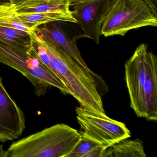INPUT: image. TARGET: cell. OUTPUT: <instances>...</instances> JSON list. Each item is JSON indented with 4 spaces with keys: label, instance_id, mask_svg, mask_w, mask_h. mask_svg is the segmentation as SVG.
<instances>
[{
    "label": "cell",
    "instance_id": "6da1fadb",
    "mask_svg": "<svg viewBox=\"0 0 157 157\" xmlns=\"http://www.w3.org/2000/svg\"><path fill=\"white\" fill-rule=\"evenodd\" d=\"M34 33L37 40L45 48L37 52L38 57L62 82L80 106L97 114H106L95 77L35 31Z\"/></svg>",
    "mask_w": 157,
    "mask_h": 157
},
{
    "label": "cell",
    "instance_id": "7a4b0ae2",
    "mask_svg": "<svg viewBox=\"0 0 157 157\" xmlns=\"http://www.w3.org/2000/svg\"><path fill=\"white\" fill-rule=\"evenodd\" d=\"M80 137L75 128L57 124L13 142L5 157H68Z\"/></svg>",
    "mask_w": 157,
    "mask_h": 157
},
{
    "label": "cell",
    "instance_id": "3957f363",
    "mask_svg": "<svg viewBox=\"0 0 157 157\" xmlns=\"http://www.w3.org/2000/svg\"><path fill=\"white\" fill-rule=\"evenodd\" d=\"M0 62L23 74L33 84L38 97L45 95L50 86L70 94L62 82L43 64L33 46L20 48L0 43Z\"/></svg>",
    "mask_w": 157,
    "mask_h": 157
},
{
    "label": "cell",
    "instance_id": "277c9868",
    "mask_svg": "<svg viewBox=\"0 0 157 157\" xmlns=\"http://www.w3.org/2000/svg\"><path fill=\"white\" fill-rule=\"evenodd\" d=\"M157 26V16L144 0H115L102 26L101 35L124 36L133 29Z\"/></svg>",
    "mask_w": 157,
    "mask_h": 157
},
{
    "label": "cell",
    "instance_id": "5b68a950",
    "mask_svg": "<svg viewBox=\"0 0 157 157\" xmlns=\"http://www.w3.org/2000/svg\"><path fill=\"white\" fill-rule=\"evenodd\" d=\"M75 111L81 129V135L105 148L131 136L124 124L112 119L106 114H97L80 106L76 107Z\"/></svg>",
    "mask_w": 157,
    "mask_h": 157
},
{
    "label": "cell",
    "instance_id": "8992f818",
    "mask_svg": "<svg viewBox=\"0 0 157 157\" xmlns=\"http://www.w3.org/2000/svg\"><path fill=\"white\" fill-rule=\"evenodd\" d=\"M149 51L147 44H140L124 65L125 79L130 107L138 117L143 118L145 116L144 89Z\"/></svg>",
    "mask_w": 157,
    "mask_h": 157
},
{
    "label": "cell",
    "instance_id": "52a82bcc",
    "mask_svg": "<svg viewBox=\"0 0 157 157\" xmlns=\"http://www.w3.org/2000/svg\"><path fill=\"white\" fill-rule=\"evenodd\" d=\"M114 1L78 0L71 2L70 9L72 16L81 30L79 38H90L99 44L102 26Z\"/></svg>",
    "mask_w": 157,
    "mask_h": 157
},
{
    "label": "cell",
    "instance_id": "ba28073f",
    "mask_svg": "<svg viewBox=\"0 0 157 157\" xmlns=\"http://www.w3.org/2000/svg\"><path fill=\"white\" fill-rule=\"evenodd\" d=\"M25 128V115L8 93L0 77V142L18 139Z\"/></svg>",
    "mask_w": 157,
    "mask_h": 157
},
{
    "label": "cell",
    "instance_id": "9c48e42d",
    "mask_svg": "<svg viewBox=\"0 0 157 157\" xmlns=\"http://www.w3.org/2000/svg\"><path fill=\"white\" fill-rule=\"evenodd\" d=\"M59 22H52L43 25L42 27L38 26L35 28V31L43 39L56 47L94 77H97V75L85 63L77 47L76 40L78 36H74Z\"/></svg>",
    "mask_w": 157,
    "mask_h": 157
},
{
    "label": "cell",
    "instance_id": "30bf717a",
    "mask_svg": "<svg viewBox=\"0 0 157 157\" xmlns=\"http://www.w3.org/2000/svg\"><path fill=\"white\" fill-rule=\"evenodd\" d=\"M145 118L157 120V58L150 51L147 68V78L144 89Z\"/></svg>",
    "mask_w": 157,
    "mask_h": 157
},
{
    "label": "cell",
    "instance_id": "8fae6325",
    "mask_svg": "<svg viewBox=\"0 0 157 157\" xmlns=\"http://www.w3.org/2000/svg\"><path fill=\"white\" fill-rule=\"evenodd\" d=\"M72 0H26L12 5V9L17 13H36L48 12L71 13Z\"/></svg>",
    "mask_w": 157,
    "mask_h": 157
},
{
    "label": "cell",
    "instance_id": "7c38bea8",
    "mask_svg": "<svg viewBox=\"0 0 157 157\" xmlns=\"http://www.w3.org/2000/svg\"><path fill=\"white\" fill-rule=\"evenodd\" d=\"M15 13L19 20L33 31L40 25L52 22H69L77 24V21L72 16L71 13L56 11L36 13Z\"/></svg>",
    "mask_w": 157,
    "mask_h": 157
},
{
    "label": "cell",
    "instance_id": "4fadbf2b",
    "mask_svg": "<svg viewBox=\"0 0 157 157\" xmlns=\"http://www.w3.org/2000/svg\"><path fill=\"white\" fill-rule=\"evenodd\" d=\"M143 142L140 140H122L106 148L102 157H146Z\"/></svg>",
    "mask_w": 157,
    "mask_h": 157
},
{
    "label": "cell",
    "instance_id": "5bb4252c",
    "mask_svg": "<svg viewBox=\"0 0 157 157\" xmlns=\"http://www.w3.org/2000/svg\"><path fill=\"white\" fill-rule=\"evenodd\" d=\"M0 43L20 48L33 47V40L30 33L2 26H0Z\"/></svg>",
    "mask_w": 157,
    "mask_h": 157
},
{
    "label": "cell",
    "instance_id": "9a60e30c",
    "mask_svg": "<svg viewBox=\"0 0 157 157\" xmlns=\"http://www.w3.org/2000/svg\"><path fill=\"white\" fill-rule=\"evenodd\" d=\"M0 26L21 30L30 34L33 31L19 20L12 9L11 4L0 6Z\"/></svg>",
    "mask_w": 157,
    "mask_h": 157
},
{
    "label": "cell",
    "instance_id": "2e32d148",
    "mask_svg": "<svg viewBox=\"0 0 157 157\" xmlns=\"http://www.w3.org/2000/svg\"><path fill=\"white\" fill-rule=\"evenodd\" d=\"M99 146H102L97 142L81 135L78 144L68 157H84L86 154Z\"/></svg>",
    "mask_w": 157,
    "mask_h": 157
},
{
    "label": "cell",
    "instance_id": "e0dca14e",
    "mask_svg": "<svg viewBox=\"0 0 157 157\" xmlns=\"http://www.w3.org/2000/svg\"><path fill=\"white\" fill-rule=\"evenodd\" d=\"M150 6L152 12L157 16V0H144Z\"/></svg>",
    "mask_w": 157,
    "mask_h": 157
},
{
    "label": "cell",
    "instance_id": "ac0fdd59",
    "mask_svg": "<svg viewBox=\"0 0 157 157\" xmlns=\"http://www.w3.org/2000/svg\"><path fill=\"white\" fill-rule=\"evenodd\" d=\"M10 1L11 4L12 5H15L21 3L26 0H10Z\"/></svg>",
    "mask_w": 157,
    "mask_h": 157
},
{
    "label": "cell",
    "instance_id": "d6986e66",
    "mask_svg": "<svg viewBox=\"0 0 157 157\" xmlns=\"http://www.w3.org/2000/svg\"><path fill=\"white\" fill-rule=\"evenodd\" d=\"M11 4L10 0H0V6Z\"/></svg>",
    "mask_w": 157,
    "mask_h": 157
},
{
    "label": "cell",
    "instance_id": "ffe728a7",
    "mask_svg": "<svg viewBox=\"0 0 157 157\" xmlns=\"http://www.w3.org/2000/svg\"><path fill=\"white\" fill-rule=\"evenodd\" d=\"M5 151L3 150L2 146H0V157H5Z\"/></svg>",
    "mask_w": 157,
    "mask_h": 157
},
{
    "label": "cell",
    "instance_id": "44dd1931",
    "mask_svg": "<svg viewBox=\"0 0 157 157\" xmlns=\"http://www.w3.org/2000/svg\"><path fill=\"white\" fill-rule=\"evenodd\" d=\"M78 1V0H72V2L74 1Z\"/></svg>",
    "mask_w": 157,
    "mask_h": 157
}]
</instances>
